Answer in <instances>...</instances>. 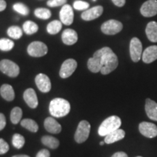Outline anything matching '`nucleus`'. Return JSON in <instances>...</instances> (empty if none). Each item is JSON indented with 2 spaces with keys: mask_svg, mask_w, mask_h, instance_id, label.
<instances>
[{
  "mask_svg": "<svg viewBox=\"0 0 157 157\" xmlns=\"http://www.w3.org/2000/svg\"><path fill=\"white\" fill-rule=\"evenodd\" d=\"M93 57L98 59L101 65V73L106 75L114 71L119 64V60L113 50L109 47H104L96 51Z\"/></svg>",
  "mask_w": 157,
  "mask_h": 157,
  "instance_id": "1",
  "label": "nucleus"
},
{
  "mask_svg": "<svg viewBox=\"0 0 157 157\" xmlns=\"http://www.w3.org/2000/svg\"><path fill=\"white\" fill-rule=\"evenodd\" d=\"M71 105L66 99L56 98L50 101L49 111L50 114L54 117L60 118L68 115L70 112Z\"/></svg>",
  "mask_w": 157,
  "mask_h": 157,
  "instance_id": "2",
  "label": "nucleus"
},
{
  "mask_svg": "<svg viewBox=\"0 0 157 157\" xmlns=\"http://www.w3.org/2000/svg\"><path fill=\"white\" fill-rule=\"evenodd\" d=\"M121 125V120L120 118L117 116H111L101 123L98 129V134L100 136H106L111 132L119 129Z\"/></svg>",
  "mask_w": 157,
  "mask_h": 157,
  "instance_id": "3",
  "label": "nucleus"
},
{
  "mask_svg": "<svg viewBox=\"0 0 157 157\" xmlns=\"http://www.w3.org/2000/svg\"><path fill=\"white\" fill-rule=\"evenodd\" d=\"M0 71L10 77H17L20 73V68L10 60L4 59L0 61Z\"/></svg>",
  "mask_w": 157,
  "mask_h": 157,
  "instance_id": "4",
  "label": "nucleus"
},
{
  "mask_svg": "<svg viewBox=\"0 0 157 157\" xmlns=\"http://www.w3.org/2000/svg\"><path fill=\"white\" fill-rule=\"evenodd\" d=\"M90 123L87 121H81L78 124L77 129L74 135V139L78 143H82L87 140L90 132Z\"/></svg>",
  "mask_w": 157,
  "mask_h": 157,
  "instance_id": "5",
  "label": "nucleus"
},
{
  "mask_svg": "<svg viewBox=\"0 0 157 157\" xmlns=\"http://www.w3.org/2000/svg\"><path fill=\"white\" fill-rule=\"evenodd\" d=\"M27 52L29 56L31 57L40 58V57L44 56L48 53V48L44 43L39 42V41H35L29 45L28 48H27Z\"/></svg>",
  "mask_w": 157,
  "mask_h": 157,
  "instance_id": "6",
  "label": "nucleus"
},
{
  "mask_svg": "<svg viewBox=\"0 0 157 157\" xmlns=\"http://www.w3.org/2000/svg\"><path fill=\"white\" fill-rule=\"evenodd\" d=\"M123 25L117 20H109L101 25V31L106 35H115L122 30Z\"/></svg>",
  "mask_w": 157,
  "mask_h": 157,
  "instance_id": "7",
  "label": "nucleus"
},
{
  "mask_svg": "<svg viewBox=\"0 0 157 157\" xmlns=\"http://www.w3.org/2000/svg\"><path fill=\"white\" fill-rule=\"evenodd\" d=\"M129 53L133 62L137 63L140 60L143 55V46L140 39L134 37L131 39L129 44Z\"/></svg>",
  "mask_w": 157,
  "mask_h": 157,
  "instance_id": "8",
  "label": "nucleus"
},
{
  "mask_svg": "<svg viewBox=\"0 0 157 157\" xmlns=\"http://www.w3.org/2000/svg\"><path fill=\"white\" fill-rule=\"evenodd\" d=\"M77 68V62L74 59L69 58L63 63L60 70V76L63 78L69 77Z\"/></svg>",
  "mask_w": 157,
  "mask_h": 157,
  "instance_id": "9",
  "label": "nucleus"
},
{
  "mask_svg": "<svg viewBox=\"0 0 157 157\" xmlns=\"http://www.w3.org/2000/svg\"><path fill=\"white\" fill-rule=\"evenodd\" d=\"M74 14L72 7L68 4L63 5L60 11V20L63 24L70 25L74 22Z\"/></svg>",
  "mask_w": 157,
  "mask_h": 157,
  "instance_id": "10",
  "label": "nucleus"
},
{
  "mask_svg": "<svg viewBox=\"0 0 157 157\" xmlns=\"http://www.w3.org/2000/svg\"><path fill=\"white\" fill-rule=\"evenodd\" d=\"M139 131L143 136L153 138L157 136V127L154 124L143 121L139 124Z\"/></svg>",
  "mask_w": 157,
  "mask_h": 157,
  "instance_id": "11",
  "label": "nucleus"
},
{
  "mask_svg": "<svg viewBox=\"0 0 157 157\" xmlns=\"http://www.w3.org/2000/svg\"><path fill=\"white\" fill-rule=\"evenodd\" d=\"M35 83L36 84V87L42 93H47L50 91L52 84H51L50 78L46 74H39L38 75H36L35 78Z\"/></svg>",
  "mask_w": 157,
  "mask_h": 157,
  "instance_id": "12",
  "label": "nucleus"
},
{
  "mask_svg": "<svg viewBox=\"0 0 157 157\" xmlns=\"http://www.w3.org/2000/svg\"><path fill=\"white\" fill-rule=\"evenodd\" d=\"M140 13L143 16L149 17L157 14V1L148 0L143 4L140 7Z\"/></svg>",
  "mask_w": 157,
  "mask_h": 157,
  "instance_id": "13",
  "label": "nucleus"
},
{
  "mask_svg": "<svg viewBox=\"0 0 157 157\" xmlns=\"http://www.w3.org/2000/svg\"><path fill=\"white\" fill-rule=\"evenodd\" d=\"M103 13V7L102 6H95L90 9L84 10L82 13L81 17L82 20L86 21H90L99 17Z\"/></svg>",
  "mask_w": 157,
  "mask_h": 157,
  "instance_id": "14",
  "label": "nucleus"
},
{
  "mask_svg": "<svg viewBox=\"0 0 157 157\" xmlns=\"http://www.w3.org/2000/svg\"><path fill=\"white\" fill-rule=\"evenodd\" d=\"M23 99L27 105L31 109H36L38 105V99L36 92L32 88L25 90L23 93Z\"/></svg>",
  "mask_w": 157,
  "mask_h": 157,
  "instance_id": "15",
  "label": "nucleus"
},
{
  "mask_svg": "<svg viewBox=\"0 0 157 157\" xmlns=\"http://www.w3.org/2000/svg\"><path fill=\"white\" fill-rule=\"evenodd\" d=\"M61 39L63 42L65 44L68 45H73L78 41V34L76 31L71 29H65L63 31Z\"/></svg>",
  "mask_w": 157,
  "mask_h": 157,
  "instance_id": "16",
  "label": "nucleus"
},
{
  "mask_svg": "<svg viewBox=\"0 0 157 157\" xmlns=\"http://www.w3.org/2000/svg\"><path fill=\"white\" fill-rule=\"evenodd\" d=\"M142 59L145 63H151L157 60V46L152 45L147 48L143 52Z\"/></svg>",
  "mask_w": 157,
  "mask_h": 157,
  "instance_id": "17",
  "label": "nucleus"
},
{
  "mask_svg": "<svg viewBox=\"0 0 157 157\" xmlns=\"http://www.w3.org/2000/svg\"><path fill=\"white\" fill-rule=\"evenodd\" d=\"M44 128L48 132L53 134H58L61 131L62 127L53 117H48L44 122Z\"/></svg>",
  "mask_w": 157,
  "mask_h": 157,
  "instance_id": "18",
  "label": "nucleus"
},
{
  "mask_svg": "<svg viewBox=\"0 0 157 157\" xmlns=\"http://www.w3.org/2000/svg\"><path fill=\"white\" fill-rule=\"evenodd\" d=\"M145 109L149 119L157 121V103L150 98H147Z\"/></svg>",
  "mask_w": 157,
  "mask_h": 157,
  "instance_id": "19",
  "label": "nucleus"
},
{
  "mask_svg": "<svg viewBox=\"0 0 157 157\" xmlns=\"http://www.w3.org/2000/svg\"><path fill=\"white\" fill-rule=\"evenodd\" d=\"M125 136V132L121 129H118L117 130L113 131L111 132L110 134L107 135L105 137V140L104 142L107 144H111L117 141L122 140Z\"/></svg>",
  "mask_w": 157,
  "mask_h": 157,
  "instance_id": "20",
  "label": "nucleus"
},
{
  "mask_svg": "<svg viewBox=\"0 0 157 157\" xmlns=\"http://www.w3.org/2000/svg\"><path fill=\"white\" fill-rule=\"evenodd\" d=\"M0 94L5 101H12L15 98V92L13 87L10 84H5L0 88Z\"/></svg>",
  "mask_w": 157,
  "mask_h": 157,
  "instance_id": "21",
  "label": "nucleus"
},
{
  "mask_svg": "<svg viewBox=\"0 0 157 157\" xmlns=\"http://www.w3.org/2000/svg\"><path fill=\"white\" fill-rule=\"evenodd\" d=\"M146 34L148 39L152 42H157V23L152 21L148 23L146 29Z\"/></svg>",
  "mask_w": 157,
  "mask_h": 157,
  "instance_id": "22",
  "label": "nucleus"
},
{
  "mask_svg": "<svg viewBox=\"0 0 157 157\" xmlns=\"http://www.w3.org/2000/svg\"><path fill=\"white\" fill-rule=\"evenodd\" d=\"M63 23L60 21H52L48 23L47 26V31L49 34L55 35L57 34L62 29Z\"/></svg>",
  "mask_w": 157,
  "mask_h": 157,
  "instance_id": "23",
  "label": "nucleus"
},
{
  "mask_svg": "<svg viewBox=\"0 0 157 157\" xmlns=\"http://www.w3.org/2000/svg\"><path fill=\"white\" fill-rule=\"evenodd\" d=\"M23 30L26 34L31 35L36 33L39 30V26L36 23L31 21H27L23 23Z\"/></svg>",
  "mask_w": 157,
  "mask_h": 157,
  "instance_id": "24",
  "label": "nucleus"
},
{
  "mask_svg": "<svg viewBox=\"0 0 157 157\" xmlns=\"http://www.w3.org/2000/svg\"><path fill=\"white\" fill-rule=\"evenodd\" d=\"M42 143L44 146L49 147L52 149H56L59 146V140L56 137L49 136V135H45L42 137Z\"/></svg>",
  "mask_w": 157,
  "mask_h": 157,
  "instance_id": "25",
  "label": "nucleus"
},
{
  "mask_svg": "<svg viewBox=\"0 0 157 157\" xmlns=\"http://www.w3.org/2000/svg\"><path fill=\"white\" fill-rule=\"evenodd\" d=\"M21 126L27 129L30 132H36L39 129V126L34 120L31 119H25L21 121Z\"/></svg>",
  "mask_w": 157,
  "mask_h": 157,
  "instance_id": "26",
  "label": "nucleus"
},
{
  "mask_svg": "<svg viewBox=\"0 0 157 157\" xmlns=\"http://www.w3.org/2000/svg\"><path fill=\"white\" fill-rule=\"evenodd\" d=\"M7 35L13 39H19L23 36V30L17 25H13L7 29Z\"/></svg>",
  "mask_w": 157,
  "mask_h": 157,
  "instance_id": "27",
  "label": "nucleus"
},
{
  "mask_svg": "<svg viewBox=\"0 0 157 157\" xmlns=\"http://www.w3.org/2000/svg\"><path fill=\"white\" fill-rule=\"evenodd\" d=\"M87 67L90 71L93 72V73H98V72H101V65H100L99 62H98V59L93 57V58H90L87 61Z\"/></svg>",
  "mask_w": 157,
  "mask_h": 157,
  "instance_id": "28",
  "label": "nucleus"
},
{
  "mask_svg": "<svg viewBox=\"0 0 157 157\" xmlns=\"http://www.w3.org/2000/svg\"><path fill=\"white\" fill-rule=\"evenodd\" d=\"M23 116L22 109L19 107L13 108L10 113V120L13 124H17L21 120Z\"/></svg>",
  "mask_w": 157,
  "mask_h": 157,
  "instance_id": "29",
  "label": "nucleus"
},
{
  "mask_svg": "<svg viewBox=\"0 0 157 157\" xmlns=\"http://www.w3.org/2000/svg\"><path fill=\"white\" fill-rule=\"evenodd\" d=\"M34 15L36 17L42 20H48L50 18L52 15L51 11L49 9L39 7L34 10Z\"/></svg>",
  "mask_w": 157,
  "mask_h": 157,
  "instance_id": "30",
  "label": "nucleus"
},
{
  "mask_svg": "<svg viewBox=\"0 0 157 157\" xmlns=\"http://www.w3.org/2000/svg\"><path fill=\"white\" fill-rule=\"evenodd\" d=\"M15 43L10 39H0V50L4 52H8L14 48Z\"/></svg>",
  "mask_w": 157,
  "mask_h": 157,
  "instance_id": "31",
  "label": "nucleus"
},
{
  "mask_svg": "<svg viewBox=\"0 0 157 157\" xmlns=\"http://www.w3.org/2000/svg\"><path fill=\"white\" fill-rule=\"evenodd\" d=\"M13 145L15 148L20 149L23 148L25 144V138L23 135L18 134V133H15L13 136Z\"/></svg>",
  "mask_w": 157,
  "mask_h": 157,
  "instance_id": "32",
  "label": "nucleus"
},
{
  "mask_svg": "<svg viewBox=\"0 0 157 157\" xmlns=\"http://www.w3.org/2000/svg\"><path fill=\"white\" fill-rule=\"evenodd\" d=\"M13 9L15 11H16L17 13L23 15V16H26L29 14V9L28 7H26L24 4L18 2L15 3L13 5Z\"/></svg>",
  "mask_w": 157,
  "mask_h": 157,
  "instance_id": "33",
  "label": "nucleus"
},
{
  "mask_svg": "<svg viewBox=\"0 0 157 157\" xmlns=\"http://www.w3.org/2000/svg\"><path fill=\"white\" fill-rule=\"evenodd\" d=\"M74 8L76 10H86L89 8L90 4L87 2L81 1V0H76L74 2Z\"/></svg>",
  "mask_w": 157,
  "mask_h": 157,
  "instance_id": "34",
  "label": "nucleus"
},
{
  "mask_svg": "<svg viewBox=\"0 0 157 157\" xmlns=\"http://www.w3.org/2000/svg\"><path fill=\"white\" fill-rule=\"evenodd\" d=\"M67 2V0H48L47 2V5L50 7H60L63 6Z\"/></svg>",
  "mask_w": 157,
  "mask_h": 157,
  "instance_id": "35",
  "label": "nucleus"
},
{
  "mask_svg": "<svg viewBox=\"0 0 157 157\" xmlns=\"http://www.w3.org/2000/svg\"><path fill=\"white\" fill-rule=\"evenodd\" d=\"M9 145L2 138H0V154H5L9 151Z\"/></svg>",
  "mask_w": 157,
  "mask_h": 157,
  "instance_id": "36",
  "label": "nucleus"
},
{
  "mask_svg": "<svg viewBox=\"0 0 157 157\" xmlns=\"http://www.w3.org/2000/svg\"><path fill=\"white\" fill-rule=\"evenodd\" d=\"M36 157H50V153L47 149H42L37 153Z\"/></svg>",
  "mask_w": 157,
  "mask_h": 157,
  "instance_id": "37",
  "label": "nucleus"
},
{
  "mask_svg": "<svg viewBox=\"0 0 157 157\" xmlns=\"http://www.w3.org/2000/svg\"><path fill=\"white\" fill-rule=\"evenodd\" d=\"M6 126V118L3 113H0V131L2 130Z\"/></svg>",
  "mask_w": 157,
  "mask_h": 157,
  "instance_id": "38",
  "label": "nucleus"
},
{
  "mask_svg": "<svg viewBox=\"0 0 157 157\" xmlns=\"http://www.w3.org/2000/svg\"><path fill=\"white\" fill-rule=\"evenodd\" d=\"M112 2L116 6H117V7H121L125 5L126 0H112Z\"/></svg>",
  "mask_w": 157,
  "mask_h": 157,
  "instance_id": "39",
  "label": "nucleus"
},
{
  "mask_svg": "<svg viewBox=\"0 0 157 157\" xmlns=\"http://www.w3.org/2000/svg\"><path fill=\"white\" fill-rule=\"evenodd\" d=\"M111 157H128V156H127V154H126V153L122 152V151H119V152L115 153V154H113Z\"/></svg>",
  "mask_w": 157,
  "mask_h": 157,
  "instance_id": "40",
  "label": "nucleus"
},
{
  "mask_svg": "<svg viewBox=\"0 0 157 157\" xmlns=\"http://www.w3.org/2000/svg\"><path fill=\"white\" fill-rule=\"evenodd\" d=\"M7 7V3L5 0H0V12L4 11Z\"/></svg>",
  "mask_w": 157,
  "mask_h": 157,
  "instance_id": "41",
  "label": "nucleus"
},
{
  "mask_svg": "<svg viewBox=\"0 0 157 157\" xmlns=\"http://www.w3.org/2000/svg\"><path fill=\"white\" fill-rule=\"evenodd\" d=\"M13 157H30L27 155H16V156H13Z\"/></svg>",
  "mask_w": 157,
  "mask_h": 157,
  "instance_id": "42",
  "label": "nucleus"
},
{
  "mask_svg": "<svg viewBox=\"0 0 157 157\" xmlns=\"http://www.w3.org/2000/svg\"><path fill=\"white\" fill-rule=\"evenodd\" d=\"M104 143H105V142H103V141H102V142L100 143V145H101V146H103V145L104 144Z\"/></svg>",
  "mask_w": 157,
  "mask_h": 157,
  "instance_id": "43",
  "label": "nucleus"
},
{
  "mask_svg": "<svg viewBox=\"0 0 157 157\" xmlns=\"http://www.w3.org/2000/svg\"><path fill=\"white\" fill-rule=\"evenodd\" d=\"M136 157H143V156H136Z\"/></svg>",
  "mask_w": 157,
  "mask_h": 157,
  "instance_id": "44",
  "label": "nucleus"
},
{
  "mask_svg": "<svg viewBox=\"0 0 157 157\" xmlns=\"http://www.w3.org/2000/svg\"><path fill=\"white\" fill-rule=\"evenodd\" d=\"M93 1H96V0H93Z\"/></svg>",
  "mask_w": 157,
  "mask_h": 157,
  "instance_id": "45",
  "label": "nucleus"
}]
</instances>
